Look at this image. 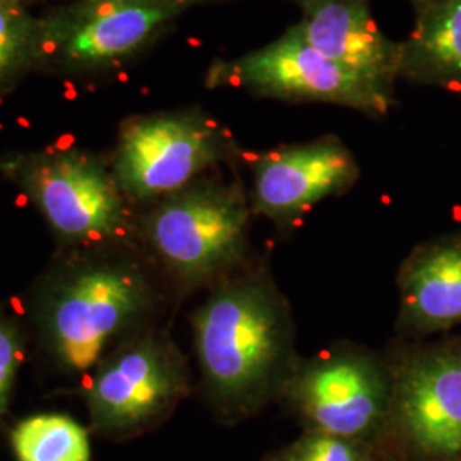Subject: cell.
<instances>
[{"instance_id":"cell-1","label":"cell","mask_w":461,"mask_h":461,"mask_svg":"<svg viewBox=\"0 0 461 461\" xmlns=\"http://www.w3.org/2000/svg\"><path fill=\"white\" fill-rule=\"evenodd\" d=\"M192 329L202 384L221 412H251L294 371L289 308L262 276L222 280Z\"/></svg>"},{"instance_id":"cell-2","label":"cell","mask_w":461,"mask_h":461,"mask_svg":"<svg viewBox=\"0 0 461 461\" xmlns=\"http://www.w3.org/2000/svg\"><path fill=\"white\" fill-rule=\"evenodd\" d=\"M152 308L140 265L98 247L57 265L34 297L38 342L57 371L87 376Z\"/></svg>"},{"instance_id":"cell-3","label":"cell","mask_w":461,"mask_h":461,"mask_svg":"<svg viewBox=\"0 0 461 461\" xmlns=\"http://www.w3.org/2000/svg\"><path fill=\"white\" fill-rule=\"evenodd\" d=\"M249 207L240 185L194 182L161 198L144 215L140 234L180 289L224 277L245 255Z\"/></svg>"},{"instance_id":"cell-4","label":"cell","mask_w":461,"mask_h":461,"mask_svg":"<svg viewBox=\"0 0 461 461\" xmlns=\"http://www.w3.org/2000/svg\"><path fill=\"white\" fill-rule=\"evenodd\" d=\"M190 390L185 357L163 330H137L116 344L86 376L84 402L91 428L123 438L150 428Z\"/></svg>"},{"instance_id":"cell-5","label":"cell","mask_w":461,"mask_h":461,"mask_svg":"<svg viewBox=\"0 0 461 461\" xmlns=\"http://www.w3.org/2000/svg\"><path fill=\"white\" fill-rule=\"evenodd\" d=\"M13 175L67 247H104L131 234L127 197L95 156L59 150L19 158Z\"/></svg>"},{"instance_id":"cell-6","label":"cell","mask_w":461,"mask_h":461,"mask_svg":"<svg viewBox=\"0 0 461 461\" xmlns=\"http://www.w3.org/2000/svg\"><path fill=\"white\" fill-rule=\"evenodd\" d=\"M207 84L245 89L264 98L339 104L369 116L386 115L395 103L393 91L314 50L296 24L262 49L232 60H219L211 67Z\"/></svg>"},{"instance_id":"cell-7","label":"cell","mask_w":461,"mask_h":461,"mask_svg":"<svg viewBox=\"0 0 461 461\" xmlns=\"http://www.w3.org/2000/svg\"><path fill=\"white\" fill-rule=\"evenodd\" d=\"M234 150L228 133L198 113H159L125 123L113 175L133 202H159L192 185Z\"/></svg>"},{"instance_id":"cell-8","label":"cell","mask_w":461,"mask_h":461,"mask_svg":"<svg viewBox=\"0 0 461 461\" xmlns=\"http://www.w3.org/2000/svg\"><path fill=\"white\" fill-rule=\"evenodd\" d=\"M282 390L314 430L359 439L392 412L393 375L371 354L342 348L294 367Z\"/></svg>"},{"instance_id":"cell-9","label":"cell","mask_w":461,"mask_h":461,"mask_svg":"<svg viewBox=\"0 0 461 461\" xmlns=\"http://www.w3.org/2000/svg\"><path fill=\"white\" fill-rule=\"evenodd\" d=\"M392 412L419 453L461 460V337L422 348L402 363L393 375Z\"/></svg>"},{"instance_id":"cell-10","label":"cell","mask_w":461,"mask_h":461,"mask_svg":"<svg viewBox=\"0 0 461 461\" xmlns=\"http://www.w3.org/2000/svg\"><path fill=\"white\" fill-rule=\"evenodd\" d=\"M251 173L255 212L289 224L321 200L347 192L359 178V166L339 139L323 137L262 154Z\"/></svg>"},{"instance_id":"cell-11","label":"cell","mask_w":461,"mask_h":461,"mask_svg":"<svg viewBox=\"0 0 461 461\" xmlns=\"http://www.w3.org/2000/svg\"><path fill=\"white\" fill-rule=\"evenodd\" d=\"M186 0H93L40 26V49L53 45L76 66H101L140 49Z\"/></svg>"},{"instance_id":"cell-12","label":"cell","mask_w":461,"mask_h":461,"mask_svg":"<svg viewBox=\"0 0 461 461\" xmlns=\"http://www.w3.org/2000/svg\"><path fill=\"white\" fill-rule=\"evenodd\" d=\"M301 19L304 40L339 66L393 91L400 74L402 41L383 33L371 14L369 0H291Z\"/></svg>"},{"instance_id":"cell-13","label":"cell","mask_w":461,"mask_h":461,"mask_svg":"<svg viewBox=\"0 0 461 461\" xmlns=\"http://www.w3.org/2000/svg\"><path fill=\"white\" fill-rule=\"evenodd\" d=\"M398 285L403 329L428 335L461 325V232L415 248Z\"/></svg>"},{"instance_id":"cell-14","label":"cell","mask_w":461,"mask_h":461,"mask_svg":"<svg viewBox=\"0 0 461 461\" xmlns=\"http://www.w3.org/2000/svg\"><path fill=\"white\" fill-rule=\"evenodd\" d=\"M400 79L461 96V0H439L415 14L402 41Z\"/></svg>"},{"instance_id":"cell-15","label":"cell","mask_w":461,"mask_h":461,"mask_svg":"<svg viewBox=\"0 0 461 461\" xmlns=\"http://www.w3.org/2000/svg\"><path fill=\"white\" fill-rule=\"evenodd\" d=\"M17 461H91L87 430L64 413H38L11 432Z\"/></svg>"},{"instance_id":"cell-16","label":"cell","mask_w":461,"mask_h":461,"mask_svg":"<svg viewBox=\"0 0 461 461\" xmlns=\"http://www.w3.org/2000/svg\"><path fill=\"white\" fill-rule=\"evenodd\" d=\"M40 53V24L17 0H0V84L11 81Z\"/></svg>"},{"instance_id":"cell-17","label":"cell","mask_w":461,"mask_h":461,"mask_svg":"<svg viewBox=\"0 0 461 461\" xmlns=\"http://www.w3.org/2000/svg\"><path fill=\"white\" fill-rule=\"evenodd\" d=\"M282 461H371V455L357 439L313 430L301 438Z\"/></svg>"},{"instance_id":"cell-18","label":"cell","mask_w":461,"mask_h":461,"mask_svg":"<svg viewBox=\"0 0 461 461\" xmlns=\"http://www.w3.org/2000/svg\"><path fill=\"white\" fill-rule=\"evenodd\" d=\"M26 357L23 330L11 314L0 310V420L7 415L17 375Z\"/></svg>"},{"instance_id":"cell-19","label":"cell","mask_w":461,"mask_h":461,"mask_svg":"<svg viewBox=\"0 0 461 461\" xmlns=\"http://www.w3.org/2000/svg\"><path fill=\"white\" fill-rule=\"evenodd\" d=\"M16 156H13V158H0V171H11L13 173V169L16 167L17 165Z\"/></svg>"},{"instance_id":"cell-20","label":"cell","mask_w":461,"mask_h":461,"mask_svg":"<svg viewBox=\"0 0 461 461\" xmlns=\"http://www.w3.org/2000/svg\"><path fill=\"white\" fill-rule=\"evenodd\" d=\"M411 2H412L413 9H415V14H419V13H422L424 9L434 5L439 0H411Z\"/></svg>"},{"instance_id":"cell-21","label":"cell","mask_w":461,"mask_h":461,"mask_svg":"<svg viewBox=\"0 0 461 461\" xmlns=\"http://www.w3.org/2000/svg\"><path fill=\"white\" fill-rule=\"evenodd\" d=\"M186 2H190V4H192V2H197V0H186Z\"/></svg>"}]
</instances>
